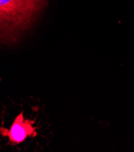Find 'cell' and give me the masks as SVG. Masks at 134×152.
<instances>
[{"instance_id": "obj_2", "label": "cell", "mask_w": 134, "mask_h": 152, "mask_svg": "<svg viewBox=\"0 0 134 152\" xmlns=\"http://www.w3.org/2000/svg\"><path fill=\"white\" fill-rule=\"evenodd\" d=\"M1 132L4 136H8L10 141L19 143L30 134L33 132V129L31 123L28 121L24 120L21 115L14 119L10 130L1 129Z\"/></svg>"}, {"instance_id": "obj_1", "label": "cell", "mask_w": 134, "mask_h": 152, "mask_svg": "<svg viewBox=\"0 0 134 152\" xmlns=\"http://www.w3.org/2000/svg\"><path fill=\"white\" fill-rule=\"evenodd\" d=\"M49 0H0V44H16L32 28Z\"/></svg>"}]
</instances>
